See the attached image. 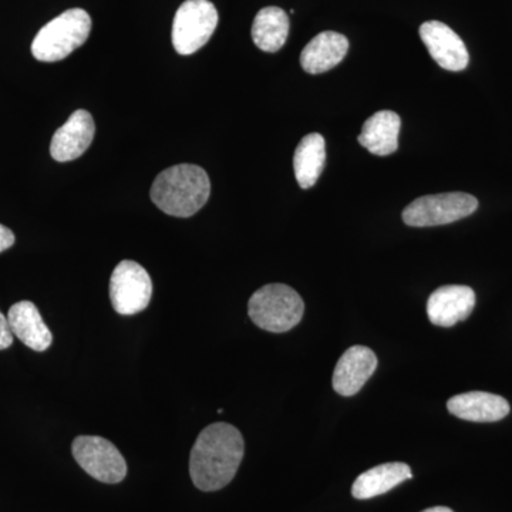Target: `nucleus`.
<instances>
[{"mask_svg": "<svg viewBox=\"0 0 512 512\" xmlns=\"http://www.w3.org/2000/svg\"><path fill=\"white\" fill-rule=\"evenodd\" d=\"M244 453V437L237 427L227 423L205 427L191 450L192 483L207 493L222 490L237 476Z\"/></svg>", "mask_w": 512, "mask_h": 512, "instance_id": "nucleus-1", "label": "nucleus"}, {"mask_svg": "<svg viewBox=\"0 0 512 512\" xmlns=\"http://www.w3.org/2000/svg\"><path fill=\"white\" fill-rule=\"evenodd\" d=\"M210 194L211 181L205 170L194 164H178L158 174L150 197L165 214L188 218L207 204Z\"/></svg>", "mask_w": 512, "mask_h": 512, "instance_id": "nucleus-2", "label": "nucleus"}, {"mask_svg": "<svg viewBox=\"0 0 512 512\" xmlns=\"http://www.w3.org/2000/svg\"><path fill=\"white\" fill-rule=\"evenodd\" d=\"M90 32L92 18L86 10H66L39 30L32 43L33 56L39 62H60L83 46Z\"/></svg>", "mask_w": 512, "mask_h": 512, "instance_id": "nucleus-3", "label": "nucleus"}, {"mask_svg": "<svg viewBox=\"0 0 512 512\" xmlns=\"http://www.w3.org/2000/svg\"><path fill=\"white\" fill-rule=\"evenodd\" d=\"M305 303L295 289L284 284L262 286L248 302V315L258 328L285 333L303 318Z\"/></svg>", "mask_w": 512, "mask_h": 512, "instance_id": "nucleus-4", "label": "nucleus"}, {"mask_svg": "<svg viewBox=\"0 0 512 512\" xmlns=\"http://www.w3.org/2000/svg\"><path fill=\"white\" fill-rule=\"evenodd\" d=\"M478 200L467 192L424 195L403 210V222L409 227L426 228L451 224L477 211Z\"/></svg>", "mask_w": 512, "mask_h": 512, "instance_id": "nucleus-5", "label": "nucleus"}, {"mask_svg": "<svg viewBox=\"0 0 512 512\" xmlns=\"http://www.w3.org/2000/svg\"><path fill=\"white\" fill-rule=\"evenodd\" d=\"M218 26V10L210 0H185L173 23V45L177 53L190 56L207 45Z\"/></svg>", "mask_w": 512, "mask_h": 512, "instance_id": "nucleus-6", "label": "nucleus"}, {"mask_svg": "<svg viewBox=\"0 0 512 512\" xmlns=\"http://www.w3.org/2000/svg\"><path fill=\"white\" fill-rule=\"evenodd\" d=\"M74 460L94 480L119 484L127 476V463L119 448L99 436H79L72 444Z\"/></svg>", "mask_w": 512, "mask_h": 512, "instance_id": "nucleus-7", "label": "nucleus"}, {"mask_svg": "<svg viewBox=\"0 0 512 512\" xmlns=\"http://www.w3.org/2000/svg\"><path fill=\"white\" fill-rule=\"evenodd\" d=\"M153 296V281L146 269L134 261H121L110 278V299L114 311L131 316L143 312Z\"/></svg>", "mask_w": 512, "mask_h": 512, "instance_id": "nucleus-8", "label": "nucleus"}, {"mask_svg": "<svg viewBox=\"0 0 512 512\" xmlns=\"http://www.w3.org/2000/svg\"><path fill=\"white\" fill-rule=\"evenodd\" d=\"M420 37L436 63L448 72H461L470 62L463 39L446 23L430 20L420 26Z\"/></svg>", "mask_w": 512, "mask_h": 512, "instance_id": "nucleus-9", "label": "nucleus"}, {"mask_svg": "<svg viewBox=\"0 0 512 512\" xmlns=\"http://www.w3.org/2000/svg\"><path fill=\"white\" fill-rule=\"evenodd\" d=\"M476 306V293L470 286H441L431 293L427 302V315L433 325L451 328L463 322Z\"/></svg>", "mask_w": 512, "mask_h": 512, "instance_id": "nucleus-10", "label": "nucleus"}, {"mask_svg": "<svg viewBox=\"0 0 512 512\" xmlns=\"http://www.w3.org/2000/svg\"><path fill=\"white\" fill-rule=\"evenodd\" d=\"M377 369V357L366 346H352L340 357L333 372V389L343 397L355 396Z\"/></svg>", "mask_w": 512, "mask_h": 512, "instance_id": "nucleus-11", "label": "nucleus"}, {"mask_svg": "<svg viewBox=\"0 0 512 512\" xmlns=\"http://www.w3.org/2000/svg\"><path fill=\"white\" fill-rule=\"evenodd\" d=\"M94 133L96 126L92 114L86 110H76L53 136L50 154L59 163L76 160L86 153L92 144Z\"/></svg>", "mask_w": 512, "mask_h": 512, "instance_id": "nucleus-12", "label": "nucleus"}, {"mask_svg": "<svg viewBox=\"0 0 512 512\" xmlns=\"http://www.w3.org/2000/svg\"><path fill=\"white\" fill-rule=\"evenodd\" d=\"M448 412L473 423H495L510 413V403L493 393L470 392L457 394L447 402Z\"/></svg>", "mask_w": 512, "mask_h": 512, "instance_id": "nucleus-13", "label": "nucleus"}, {"mask_svg": "<svg viewBox=\"0 0 512 512\" xmlns=\"http://www.w3.org/2000/svg\"><path fill=\"white\" fill-rule=\"evenodd\" d=\"M8 320L13 335L35 352H45L52 345V332L47 328L35 303H15L9 309Z\"/></svg>", "mask_w": 512, "mask_h": 512, "instance_id": "nucleus-14", "label": "nucleus"}, {"mask_svg": "<svg viewBox=\"0 0 512 512\" xmlns=\"http://www.w3.org/2000/svg\"><path fill=\"white\" fill-rule=\"evenodd\" d=\"M349 40L338 32H322L302 50V69L309 74L329 72L348 55Z\"/></svg>", "mask_w": 512, "mask_h": 512, "instance_id": "nucleus-15", "label": "nucleus"}, {"mask_svg": "<svg viewBox=\"0 0 512 512\" xmlns=\"http://www.w3.org/2000/svg\"><path fill=\"white\" fill-rule=\"evenodd\" d=\"M402 120L390 110L377 111L363 124L359 143L375 156L386 157L399 148V133Z\"/></svg>", "mask_w": 512, "mask_h": 512, "instance_id": "nucleus-16", "label": "nucleus"}, {"mask_svg": "<svg viewBox=\"0 0 512 512\" xmlns=\"http://www.w3.org/2000/svg\"><path fill=\"white\" fill-rule=\"evenodd\" d=\"M413 478L412 470L404 463H386L370 468L356 478L352 495L356 500H369L389 493L397 485Z\"/></svg>", "mask_w": 512, "mask_h": 512, "instance_id": "nucleus-17", "label": "nucleus"}, {"mask_svg": "<svg viewBox=\"0 0 512 512\" xmlns=\"http://www.w3.org/2000/svg\"><path fill=\"white\" fill-rule=\"evenodd\" d=\"M326 163L325 138L319 133L308 134L302 138L293 156V170L296 181L303 190L316 184Z\"/></svg>", "mask_w": 512, "mask_h": 512, "instance_id": "nucleus-18", "label": "nucleus"}, {"mask_svg": "<svg viewBox=\"0 0 512 512\" xmlns=\"http://www.w3.org/2000/svg\"><path fill=\"white\" fill-rule=\"evenodd\" d=\"M289 35V16L284 9L268 6L259 10L252 25V39L256 47L266 53L281 50Z\"/></svg>", "mask_w": 512, "mask_h": 512, "instance_id": "nucleus-19", "label": "nucleus"}, {"mask_svg": "<svg viewBox=\"0 0 512 512\" xmlns=\"http://www.w3.org/2000/svg\"><path fill=\"white\" fill-rule=\"evenodd\" d=\"M13 343V333L10 330L9 320L0 312V350L10 348Z\"/></svg>", "mask_w": 512, "mask_h": 512, "instance_id": "nucleus-20", "label": "nucleus"}, {"mask_svg": "<svg viewBox=\"0 0 512 512\" xmlns=\"http://www.w3.org/2000/svg\"><path fill=\"white\" fill-rule=\"evenodd\" d=\"M15 244V234L9 228L0 225V252L6 251Z\"/></svg>", "mask_w": 512, "mask_h": 512, "instance_id": "nucleus-21", "label": "nucleus"}, {"mask_svg": "<svg viewBox=\"0 0 512 512\" xmlns=\"http://www.w3.org/2000/svg\"><path fill=\"white\" fill-rule=\"evenodd\" d=\"M421 512H454V511L450 510V508H447V507H433V508H429V510H424Z\"/></svg>", "mask_w": 512, "mask_h": 512, "instance_id": "nucleus-22", "label": "nucleus"}]
</instances>
